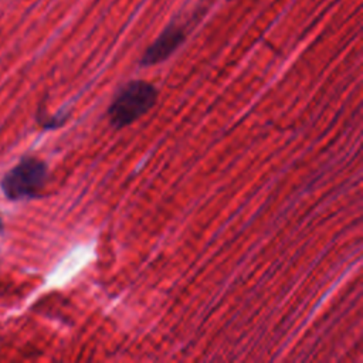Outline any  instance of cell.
<instances>
[{"mask_svg":"<svg viewBox=\"0 0 363 363\" xmlns=\"http://www.w3.org/2000/svg\"><path fill=\"white\" fill-rule=\"evenodd\" d=\"M157 101V89L147 81L135 79L121 88L108 108L109 125L115 129L129 126L149 112Z\"/></svg>","mask_w":363,"mask_h":363,"instance_id":"obj_1","label":"cell"},{"mask_svg":"<svg viewBox=\"0 0 363 363\" xmlns=\"http://www.w3.org/2000/svg\"><path fill=\"white\" fill-rule=\"evenodd\" d=\"M3 228H4V224H3V220L0 218V233L3 231Z\"/></svg>","mask_w":363,"mask_h":363,"instance_id":"obj_4","label":"cell"},{"mask_svg":"<svg viewBox=\"0 0 363 363\" xmlns=\"http://www.w3.org/2000/svg\"><path fill=\"white\" fill-rule=\"evenodd\" d=\"M186 33L182 26H169L143 52L140 65L150 67L167 60L184 41Z\"/></svg>","mask_w":363,"mask_h":363,"instance_id":"obj_3","label":"cell"},{"mask_svg":"<svg viewBox=\"0 0 363 363\" xmlns=\"http://www.w3.org/2000/svg\"><path fill=\"white\" fill-rule=\"evenodd\" d=\"M48 179L45 162L34 156H26L13 166L0 182V187L9 200L38 197Z\"/></svg>","mask_w":363,"mask_h":363,"instance_id":"obj_2","label":"cell"}]
</instances>
